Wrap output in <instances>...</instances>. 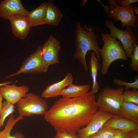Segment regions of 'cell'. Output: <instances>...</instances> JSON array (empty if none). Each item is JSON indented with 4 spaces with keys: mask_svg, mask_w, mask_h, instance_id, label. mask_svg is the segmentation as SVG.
<instances>
[{
    "mask_svg": "<svg viewBox=\"0 0 138 138\" xmlns=\"http://www.w3.org/2000/svg\"><path fill=\"white\" fill-rule=\"evenodd\" d=\"M73 81L72 75L69 73L62 80L48 86L42 92L41 97L48 98L60 95L62 90L72 83Z\"/></svg>",
    "mask_w": 138,
    "mask_h": 138,
    "instance_id": "cell-15",
    "label": "cell"
},
{
    "mask_svg": "<svg viewBox=\"0 0 138 138\" xmlns=\"http://www.w3.org/2000/svg\"><path fill=\"white\" fill-rule=\"evenodd\" d=\"M67 88L61 91L60 95L67 98H76L81 96L89 91L91 85L88 84L81 85L70 84Z\"/></svg>",
    "mask_w": 138,
    "mask_h": 138,
    "instance_id": "cell-17",
    "label": "cell"
},
{
    "mask_svg": "<svg viewBox=\"0 0 138 138\" xmlns=\"http://www.w3.org/2000/svg\"><path fill=\"white\" fill-rule=\"evenodd\" d=\"M76 51L73 57L78 60L83 67L85 71L87 72L88 68L86 60L87 52L93 50L95 53L98 60H101L100 55V49L99 47L97 38L94 32L92 26L85 25L83 27L79 22H77L75 30Z\"/></svg>",
    "mask_w": 138,
    "mask_h": 138,
    "instance_id": "cell-2",
    "label": "cell"
},
{
    "mask_svg": "<svg viewBox=\"0 0 138 138\" xmlns=\"http://www.w3.org/2000/svg\"><path fill=\"white\" fill-rule=\"evenodd\" d=\"M103 44L99 50L100 55L102 60L101 73L106 75L111 64L118 60H127L128 58L120 43L111 36L109 33H101Z\"/></svg>",
    "mask_w": 138,
    "mask_h": 138,
    "instance_id": "cell-3",
    "label": "cell"
},
{
    "mask_svg": "<svg viewBox=\"0 0 138 138\" xmlns=\"http://www.w3.org/2000/svg\"><path fill=\"white\" fill-rule=\"evenodd\" d=\"M82 1V3L80 5V6L83 7L84 5L85 4L86 2L87 1V0H83Z\"/></svg>",
    "mask_w": 138,
    "mask_h": 138,
    "instance_id": "cell-35",
    "label": "cell"
},
{
    "mask_svg": "<svg viewBox=\"0 0 138 138\" xmlns=\"http://www.w3.org/2000/svg\"><path fill=\"white\" fill-rule=\"evenodd\" d=\"M19 116L30 117L44 115L48 110V103L41 97L33 93H27L17 103Z\"/></svg>",
    "mask_w": 138,
    "mask_h": 138,
    "instance_id": "cell-6",
    "label": "cell"
},
{
    "mask_svg": "<svg viewBox=\"0 0 138 138\" xmlns=\"http://www.w3.org/2000/svg\"><path fill=\"white\" fill-rule=\"evenodd\" d=\"M16 82H13L12 81H8L7 82H5L4 83H2L0 84V87L1 86H4L5 85H6L8 84H10L13 83H15Z\"/></svg>",
    "mask_w": 138,
    "mask_h": 138,
    "instance_id": "cell-33",
    "label": "cell"
},
{
    "mask_svg": "<svg viewBox=\"0 0 138 138\" xmlns=\"http://www.w3.org/2000/svg\"><path fill=\"white\" fill-rule=\"evenodd\" d=\"M104 125L114 129L119 130L128 132L138 131V123L118 115H113Z\"/></svg>",
    "mask_w": 138,
    "mask_h": 138,
    "instance_id": "cell-14",
    "label": "cell"
},
{
    "mask_svg": "<svg viewBox=\"0 0 138 138\" xmlns=\"http://www.w3.org/2000/svg\"><path fill=\"white\" fill-rule=\"evenodd\" d=\"M124 88H114L106 87L102 89L96 100L98 110L118 115L123 100L122 94Z\"/></svg>",
    "mask_w": 138,
    "mask_h": 138,
    "instance_id": "cell-5",
    "label": "cell"
},
{
    "mask_svg": "<svg viewBox=\"0 0 138 138\" xmlns=\"http://www.w3.org/2000/svg\"><path fill=\"white\" fill-rule=\"evenodd\" d=\"M3 98L2 94L0 93V112L1 111L3 106V102L2 100Z\"/></svg>",
    "mask_w": 138,
    "mask_h": 138,
    "instance_id": "cell-31",
    "label": "cell"
},
{
    "mask_svg": "<svg viewBox=\"0 0 138 138\" xmlns=\"http://www.w3.org/2000/svg\"><path fill=\"white\" fill-rule=\"evenodd\" d=\"M105 25L109 30L111 36L120 41L127 56L130 58L134 48L138 43V35L133 31L132 28L128 26L125 30H122L116 27L109 19L106 20Z\"/></svg>",
    "mask_w": 138,
    "mask_h": 138,
    "instance_id": "cell-7",
    "label": "cell"
},
{
    "mask_svg": "<svg viewBox=\"0 0 138 138\" xmlns=\"http://www.w3.org/2000/svg\"><path fill=\"white\" fill-rule=\"evenodd\" d=\"M113 83L117 85L124 86V89L126 90L132 88L133 89H138V77L136 76L135 80L133 82H126L119 79L115 78L113 80Z\"/></svg>",
    "mask_w": 138,
    "mask_h": 138,
    "instance_id": "cell-24",
    "label": "cell"
},
{
    "mask_svg": "<svg viewBox=\"0 0 138 138\" xmlns=\"http://www.w3.org/2000/svg\"><path fill=\"white\" fill-rule=\"evenodd\" d=\"M117 131V129L103 125L97 133L101 138H111L114 135Z\"/></svg>",
    "mask_w": 138,
    "mask_h": 138,
    "instance_id": "cell-25",
    "label": "cell"
},
{
    "mask_svg": "<svg viewBox=\"0 0 138 138\" xmlns=\"http://www.w3.org/2000/svg\"><path fill=\"white\" fill-rule=\"evenodd\" d=\"M62 16L60 10L54 4L52 1L49 0L47 2L45 24L56 26L61 21Z\"/></svg>",
    "mask_w": 138,
    "mask_h": 138,
    "instance_id": "cell-16",
    "label": "cell"
},
{
    "mask_svg": "<svg viewBox=\"0 0 138 138\" xmlns=\"http://www.w3.org/2000/svg\"><path fill=\"white\" fill-rule=\"evenodd\" d=\"M116 1L118 4L123 7L128 6L138 2V0H116Z\"/></svg>",
    "mask_w": 138,
    "mask_h": 138,
    "instance_id": "cell-29",
    "label": "cell"
},
{
    "mask_svg": "<svg viewBox=\"0 0 138 138\" xmlns=\"http://www.w3.org/2000/svg\"><path fill=\"white\" fill-rule=\"evenodd\" d=\"M98 110L95 95L90 91L77 98H60L48 110L44 119L57 132L76 134Z\"/></svg>",
    "mask_w": 138,
    "mask_h": 138,
    "instance_id": "cell-1",
    "label": "cell"
},
{
    "mask_svg": "<svg viewBox=\"0 0 138 138\" xmlns=\"http://www.w3.org/2000/svg\"><path fill=\"white\" fill-rule=\"evenodd\" d=\"M117 130L116 133L111 138H131L130 132Z\"/></svg>",
    "mask_w": 138,
    "mask_h": 138,
    "instance_id": "cell-28",
    "label": "cell"
},
{
    "mask_svg": "<svg viewBox=\"0 0 138 138\" xmlns=\"http://www.w3.org/2000/svg\"><path fill=\"white\" fill-rule=\"evenodd\" d=\"M29 89L27 85L18 86L15 84H8L0 87V93L6 101L14 104L25 96Z\"/></svg>",
    "mask_w": 138,
    "mask_h": 138,
    "instance_id": "cell-11",
    "label": "cell"
},
{
    "mask_svg": "<svg viewBox=\"0 0 138 138\" xmlns=\"http://www.w3.org/2000/svg\"><path fill=\"white\" fill-rule=\"evenodd\" d=\"M23 119V117L19 115L15 118L13 114H10L4 129L0 131V138H25L24 135L20 132H16L12 135H10L11 132L14 126Z\"/></svg>",
    "mask_w": 138,
    "mask_h": 138,
    "instance_id": "cell-18",
    "label": "cell"
},
{
    "mask_svg": "<svg viewBox=\"0 0 138 138\" xmlns=\"http://www.w3.org/2000/svg\"><path fill=\"white\" fill-rule=\"evenodd\" d=\"M98 1L103 7L104 12L109 18L116 22L119 21L121 22L122 28H123L128 26L134 27L138 18L133 10V5L131 4L123 7L118 4L116 0H109L107 2L109 5H106L100 1L98 0Z\"/></svg>",
    "mask_w": 138,
    "mask_h": 138,
    "instance_id": "cell-4",
    "label": "cell"
},
{
    "mask_svg": "<svg viewBox=\"0 0 138 138\" xmlns=\"http://www.w3.org/2000/svg\"><path fill=\"white\" fill-rule=\"evenodd\" d=\"M133 10L134 12L136 13L137 14V15H138V7L136 5H135L133 7Z\"/></svg>",
    "mask_w": 138,
    "mask_h": 138,
    "instance_id": "cell-34",
    "label": "cell"
},
{
    "mask_svg": "<svg viewBox=\"0 0 138 138\" xmlns=\"http://www.w3.org/2000/svg\"><path fill=\"white\" fill-rule=\"evenodd\" d=\"M131 58L130 67L134 71L138 72V45H136L134 48Z\"/></svg>",
    "mask_w": 138,
    "mask_h": 138,
    "instance_id": "cell-26",
    "label": "cell"
},
{
    "mask_svg": "<svg viewBox=\"0 0 138 138\" xmlns=\"http://www.w3.org/2000/svg\"><path fill=\"white\" fill-rule=\"evenodd\" d=\"M54 138H78L76 134L57 132Z\"/></svg>",
    "mask_w": 138,
    "mask_h": 138,
    "instance_id": "cell-27",
    "label": "cell"
},
{
    "mask_svg": "<svg viewBox=\"0 0 138 138\" xmlns=\"http://www.w3.org/2000/svg\"><path fill=\"white\" fill-rule=\"evenodd\" d=\"M42 45L30 55L24 61L19 69L15 72L8 75V78L22 74H37L46 72L49 66L44 61L41 54Z\"/></svg>",
    "mask_w": 138,
    "mask_h": 138,
    "instance_id": "cell-8",
    "label": "cell"
},
{
    "mask_svg": "<svg viewBox=\"0 0 138 138\" xmlns=\"http://www.w3.org/2000/svg\"><path fill=\"white\" fill-rule=\"evenodd\" d=\"M90 67L91 76L93 81V84L91 91L93 94L97 93L99 89V85L97 80L98 72L100 67L99 60L97 58L95 53L91 52V57L89 61Z\"/></svg>",
    "mask_w": 138,
    "mask_h": 138,
    "instance_id": "cell-21",
    "label": "cell"
},
{
    "mask_svg": "<svg viewBox=\"0 0 138 138\" xmlns=\"http://www.w3.org/2000/svg\"><path fill=\"white\" fill-rule=\"evenodd\" d=\"M47 2H45L37 8L29 12L27 16L31 26L45 24Z\"/></svg>",
    "mask_w": 138,
    "mask_h": 138,
    "instance_id": "cell-20",
    "label": "cell"
},
{
    "mask_svg": "<svg viewBox=\"0 0 138 138\" xmlns=\"http://www.w3.org/2000/svg\"><path fill=\"white\" fill-rule=\"evenodd\" d=\"M87 138H101L97 133L93 134Z\"/></svg>",
    "mask_w": 138,
    "mask_h": 138,
    "instance_id": "cell-32",
    "label": "cell"
},
{
    "mask_svg": "<svg viewBox=\"0 0 138 138\" xmlns=\"http://www.w3.org/2000/svg\"><path fill=\"white\" fill-rule=\"evenodd\" d=\"M29 12L20 0H5L0 2V17L4 19H8L14 14L27 17Z\"/></svg>",
    "mask_w": 138,
    "mask_h": 138,
    "instance_id": "cell-12",
    "label": "cell"
},
{
    "mask_svg": "<svg viewBox=\"0 0 138 138\" xmlns=\"http://www.w3.org/2000/svg\"><path fill=\"white\" fill-rule=\"evenodd\" d=\"M8 19L10 21L13 34L19 39H24L28 35L31 27L27 17L14 14L10 16Z\"/></svg>",
    "mask_w": 138,
    "mask_h": 138,
    "instance_id": "cell-13",
    "label": "cell"
},
{
    "mask_svg": "<svg viewBox=\"0 0 138 138\" xmlns=\"http://www.w3.org/2000/svg\"><path fill=\"white\" fill-rule=\"evenodd\" d=\"M113 116L109 112L98 110L87 125L78 131L77 135L78 138H87L97 133Z\"/></svg>",
    "mask_w": 138,
    "mask_h": 138,
    "instance_id": "cell-9",
    "label": "cell"
},
{
    "mask_svg": "<svg viewBox=\"0 0 138 138\" xmlns=\"http://www.w3.org/2000/svg\"><path fill=\"white\" fill-rule=\"evenodd\" d=\"M60 45V41L51 34L42 46L41 54L42 57L49 66L59 63Z\"/></svg>",
    "mask_w": 138,
    "mask_h": 138,
    "instance_id": "cell-10",
    "label": "cell"
},
{
    "mask_svg": "<svg viewBox=\"0 0 138 138\" xmlns=\"http://www.w3.org/2000/svg\"><path fill=\"white\" fill-rule=\"evenodd\" d=\"M123 102L135 103L138 105V91L136 89L123 91L122 94Z\"/></svg>",
    "mask_w": 138,
    "mask_h": 138,
    "instance_id": "cell-23",
    "label": "cell"
},
{
    "mask_svg": "<svg viewBox=\"0 0 138 138\" xmlns=\"http://www.w3.org/2000/svg\"><path fill=\"white\" fill-rule=\"evenodd\" d=\"M15 108L14 104L6 101L3 102L2 108L0 112V128L4 125L6 118L14 112Z\"/></svg>",
    "mask_w": 138,
    "mask_h": 138,
    "instance_id": "cell-22",
    "label": "cell"
},
{
    "mask_svg": "<svg viewBox=\"0 0 138 138\" xmlns=\"http://www.w3.org/2000/svg\"><path fill=\"white\" fill-rule=\"evenodd\" d=\"M118 115L138 123V105L133 103L123 102L120 108Z\"/></svg>",
    "mask_w": 138,
    "mask_h": 138,
    "instance_id": "cell-19",
    "label": "cell"
},
{
    "mask_svg": "<svg viewBox=\"0 0 138 138\" xmlns=\"http://www.w3.org/2000/svg\"><path fill=\"white\" fill-rule=\"evenodd\" d=\"M131 138H138V131L130 132Z\"/></svg>",
    "mask_w": 138,
    "mask_h": 138,
    "instance_id": "cell-30",
    "label": "cell"
}]
</instances>
